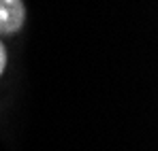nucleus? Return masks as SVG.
I'll return each mask as SVG.
<instances>
[{
    "instance_id": "f257e3e1",
    "label": "nucleus",
    "mask_w": 158,
    "mask_h": 151,
    "mask_svg": "<svg viewBox=\"0 0 158 151\" xmlns=\"http://www.w3.org/2000/svg\"><path fill=\"white\" fill-rule=\"evenodd\" d=\"M22 0H0V34H13L24 24Z\"/></svg>"
},
{
    "instance_id": "f03ea898",
    "label": "nucleus",
    "mask_w": 158,
    "mask_h": 151,
    "mask_svg": "<svg viewBox=\"0 0 158 151\" xmlns=\"http://www.w3.org/2000/svg\"><path fill=\"white\" fill-rule=\"evenodd\" d=\"M4 64H6V51H4L2 43H0V73L4 70Z\"/></svg>"
}]
</instances>
